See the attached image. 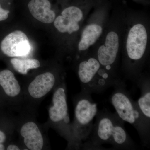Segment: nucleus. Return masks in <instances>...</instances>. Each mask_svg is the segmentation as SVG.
<instances>
[{"label": "nucleus", "mask_w": 150, "mask_h": 150, "mask_svg": "<svg viewBox=\"0 0 150 150\" xmlns=\"http://www.w3.org/2000/svg\"><path fill=\"white\" fill-rule=\"evenodd\" d=\"M0 85L6 94L11 97L18 96L20 93V86L13 73L10 70L0 72Z\"/></svg>", "instance_id": "nucleus-15"}, {"label": "nucleus", "mask_w": 150, "mask_h": 150, "mask_svg": "<svg viewBox=\"0 0 150 150\" xmlns=\"http://www.w3.org/2000/svg\"><path fill=\"white\" fill-rule=\"evenodd\" d=\"M83 18L82 11L75 6L68 7L54 21V25L59 32L72 34L80 28L79 23Z\"/></svg>", "instance_id": "nucleus-9"}, {"label": "nucleus", "mask_w": 150, "mask_h": 150, "mask_svg": "<svg viewBox=\"0 0 150 150\" xmlns=\"http://www.w3.org/2000/svg\"><path fill=\"white\" fill-rule=\"evenodd\" d=\"M110 100L118 116L137 130L143 145L149 147L150 143V125L126 89L125 83L119 79L113 86Z\"/></svg>", "instance_id": "nucleus-2"}, {"label": "nucleus", "mask_w": 150, "mask_h": 150, "mask_svg": "<svg viewBox=\"0 0 150 150\" xmlns=\"http://www.w3.org/2000/svg\"><path fill=\"white\" fill-rule=\"evenodd\" d=\"M11 63L16 71L23 75L26 74L30 69L39 68L40 65L39 61L35 59L23 60L13 58L11 59Z\"/></svg>", "instance_id": "nucleus-16"}, {"label": "nucleus", "mask_w": 150, "mask_h": 150, "mask_svg": "<svg viewBox=\"0 0 150 150\" xmlns=\"http://www.w3.org/2000/svg\"><path fill=\"white\" fill-rule=\"evenodd\" d=\"M102 26L99 25L92 23L86 25L82 32L81 39L79 42V51H85L87 50L96 43L102 35Z\"/></svg>", "instance_id": "nucleus-14"}, {"label": "nucleus", "mask_w": 150, "mask_h": 150, "mask_svg": "<svg viewBox=\"0 0 150 150\" xmlns=\"http://www.w3.org/2000/svg\"><path fill=\"white\" fill-rule=\"evenodd\" d=\"M1 48L3 53L9 57H18L27 55L31 50V46L24 33L16 30L3 39Z\"/></svg>", "instance_id": "nucleus-8"}, {"label": "nucleus", "mask_w": 150, "mask_h": 150, "mask_svg": "<svg viewBox=\"0 0 150 150\" xmlns=\"http://www.w3.org/2000/svg\"><path fill=\"white\" fill-rule=\"evenodd\" d=\"M5 149V147L4 145L3 144H0V150H4Z\"/></svg>", "instance_id": "nucleus-20"}, {"label": "nucleus", "mask_w": 150, "mask_h": 150, "mask_svg": "<svg viewBox=\"0 0 150 150\" xmlns=\"http://www.w3.org/2000/svg\"><path fill=\"white\" fill-rule=\"evenodd\" d=\"M20 134L23 137L26 147L30 150H40L43 149L44 140L36 123L29 121L22 126Z\"/></svg>", "instance_id": "nucleus-11"}, {"label": "nucleus", "mask_w": 150, "mask_h": 150, "mask_svg": "<svg viewBox=\"0 0 150 150\" xmlns=\"http://www.w3.org/2000/svg\"><path fill=\"white\" fill-rule=\"evenodd\" d=\"M91 134L83 144L84 150H102L101 146L107 144L112 149L134 150L136 145L127 133L124 122L116 112L112 113L106 109L98 110Z\"/></svg>", "instance_id": "nucleus-1"}, {"label": "nucleus", "mask_w": 150, "mask_h": 150, "mask_svg": "<svg viewBox=\"0 0 150 150\" xmlns=\"http://www.w3.org/2000/svg\"><path fill=\"white\" fill-rule=\"evenodd\" d=\"M91 95L82 89L75 101L74 121L72 127L75 136L82 145L91 134L93 119L98 110Z\"/></svg>", "instance_id": "nucleus-5"}, {"label": "nucleus", "mask_w": 150, "mask_h": 150, "mask_svg": "<svg viewBox=\"0 0 150 150\" xmlns=\"http://www.w3.org/2000/svg\"><path fill=\"white\" fill-rule=\"evenodd\" d=\"M6 139V134L2 131H0V144H2L5 142Z\"/></svg>", "instance_id": "nucleus-18"}, {"label": "nucleus", "mask_w": 150, "mask_h": 150, "mask_svg": "<svg viewBox=\"0 0 150 150\" xmlns=\"http://www.w3.org/2000/svg\"><path fill=\"white\" fill-rule=\"evenodd\" d=\"M9 13V11L4 9L2 8L0 5V21L6 19L8 18V14Z\"/></svg>", "instance_id": "nucleus-17"}, {"label": "nucleus", "mask_w": 150, "mask_h": 150, "mask_svg": "<svg viewBox=\"0 0 150 150\" xmlns=\"http://www.w3.org/2000/svg\"><path fill=\"white\" fill-rule=\"evenodd\" d=\"M28 9L34 18L43 23H52L56 18V14L51 9L48 0H31L28 3Z\"/></svg>", "instance_id": "nucleus-13"}, {"label": "nucleus", "mask_w": 150, "mask_h": 150, "mask_svg": "<svg viewBox=\"0 0 150 150\" xmlns=\"http://www.w3.org/2000/svg\"><path fill=\"white\" fill-rule=\"evenodd\" d=\"M141 91L139 98L136 101L137 107L146 123L150 125V81L149 78L141 75L136 81Z\"/></svg>", "instance_id": "nucleus-12"}, {"label": "nucleus", "mask_w": 150, "mask_h": 150, "mask_svg": "<svg viewBox=\"0 0 150 150\" xmlns=\"http://www.w3.org/2000/svg\"><path fill=\"white\" fill-rule=\"evenodd\" d=\"M148 33L144 25H134L129 30L126 42V69L128 76L135 82L140 76L148 43Z\"/></svg>", "instance_id": "nucleus-3"}, {"label": "nucleus", "mask_w": 150, "mask_h": 150, "mask_svg": "<svg viewBox=\"0 0 150 150\" xmlns=\"http://www.w3.org/2000/svg\"><path fill=\"white\" fill-rule=\"evenodd\" d=\"M64 84H61L56 90L52 98V105L49 109L50 120L59 125L58 127L62 134L69 140V144L77 141L73 131L68 112L67 94Z\"/></svg>", "instance_id": "nucleus-6"}, {"label": "nucleus", "mask_w": 150, "mask_h": 150, "mask_svg": "<svg viewBox=\"0 0 150 150\" xmlns=\"http://www.w3.org/2000/svg\"><path fill=\"white\" fill-rule=\"evenodd\" d=\"M7 150H19L20 148L18 146L15 145H10L8 146L7 149Z\"/></svg>", "instance_id": "nucleus-19"}, {"label": "nucleus", "mask_w": 150, "mask_h": 150, "mask_svg": "<svg viewBox=\"0 0 150 150\" xmlns=\"http://www.w3.org/2000/svg\"><path fill=\"white\" fill-rule=\"evenodd\" d=\"M77 72L82 89L91 93L104 91L113 86L118 80L104 69L96 57H90L81 60L78 66Z\"/></svg>", "instance_id": "nucleus-4"}, {"label": "nucleus", "mask_w": 150, "mask_h": 150, "mask_svg": "<svg viewBox=\"0 0 150 150\" xmlns=\"http://www.w3.org/2000/svg\"><path fill=\"white\" fill-rule=\"evenodd\" d=\"M56 82L55 76L51 72L38 75L28 86V93L33 98H41L51 91Z\"/></svg>", "instance_id": "nucleus-10"}, {"label": "nucleus", "mask_w": 150, "mask_h": 150, "mask_svg": "<svg viewBox=\"0 0 150 150\" xmlns=\"http://www.w3.org/2000/svg\"><path fill=\"white\" fill-rule=\"evenodd\" d=\"M119 47L118 34L114 31L108 32L104 43L98 48L96 58L100 64L114 79H120L114 74V67L117 61Z\"/></svg>", "instance_id": "nucleus-7"}]
</instances>
